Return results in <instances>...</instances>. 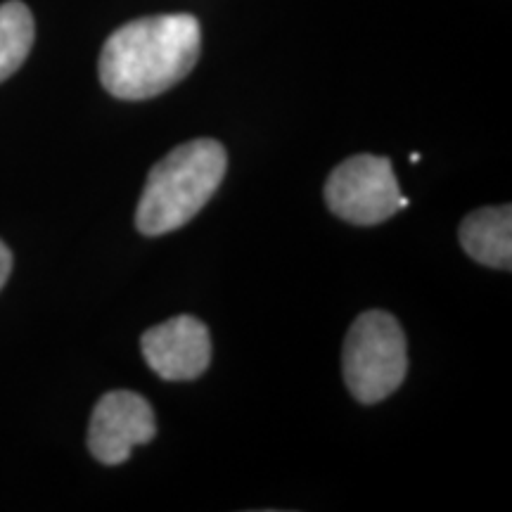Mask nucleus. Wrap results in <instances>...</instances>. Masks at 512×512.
Wrapping results in <instances>:
<instances>
[{"label":"nucleus","mask_w":512,"mask_h":512,"mask_svg":"<svg viewBox=\"0 0 512 512\" xmlns=\"http://www.w3.org/2000/svg\"><path fill=\"white\" fill-rule=\"evenodd\" d=\"M226 169L228 155L219 140L197 138L171 150L147 176L136 211L140 233L157 238L195 219L219 190Z\"/></svg>","instance_id":"obj_2"},{"label":"nucleus","mask_w":512,"mask_h":512,"mask_svg":"<svg viewBox=\"0 0 512 512\" xmlns=\"http://www.w3.org/2000/svg\"><path fill=\"white\" fill-rule=\"evenodd\" d=\"M155 411L143 396L128 389L105 394L95 406L88 427V448L102 465H121L136 446L155 439Z\"/></svg>","instance_id":"obj_5"},{"label":"nucleus","mask_w":512,"mask_h":512,"mask_svg":"<svg viewBox=\"0 0 512 512\" xmlns=\"http://www.w3.org/2000/svg\"><path fill=\"white\" fill-rule=\"evenodd\" d=\"M325 202L332 214L354 226H377L408 207L392 162L375 155L349 157L332 169L325 183Z\"/></svg>","instance_id":"obj_4"},{"label":"nucleus","mask_w":512,"mask_h":512,"mask_svg":"<svg viewBox=\"0 0 512 512\" xmlns=\"http://www.w3.org/2000/svg\"><path fill=\"white\" fill-rule=\"evenodd\" d=\"M460 247L467 256L489 268H512V209L510 204L503 207H486L472 211L460 223Z\"/></svg>","instance_id":"obj_7"},{"label":"nucleus","mask_w":512,"mask_h":512,"mask_svg":"<svg viewBox=\"0 0 512 512\" xmlns=\"http://www.w3.org/2000/svg\"><path fill=\"white\" fill-rule=\"evenodd\" d=\"M10 271H12V254H10L8 245L0 240V290H3L5 283H8Z\"/></svg>","instance_id":"obj_9"},{"label":"nucleus","mask_w":512,"mask_h":512,"mask_svg":"<svg viewBox=\"0 0 512 512\" xmlns=\"http://www.w3.org/2000/svg\"><path fill=\"white\" fill-rule=\"evenodd\" d=\"M202 50L197 17L155 15L133 19L107 38L100 53V81L119 100H150L183 81Z\"/></svg>","instance_id":"obj_1"},{"label":"nucleus","mask_w":512,"mask_h":512,"mask_svg":"<svg viewBox=\"0 0 512 512\" xmlns=\"http://www.w3.org/2000/svg\"><path fill=\"white\" fill-rule=\"evenodd\" d=\"M344 382L358 403H380L401 387L408 370L406 335L387 311L361 313L344 339Z\"/></svg>","instance_id":"obj_3"},{"label":"nucleus","mask_w":512,"mask_h":512,"mask_svg":"<svg viewBox=\"0 0 512 512\" xmlns=\"http://www.w3.org/2000/svg\"><path fill=\"white\" fill-rule=\"evenodd\" d=\"M411 162H413V164H418V162H420V155H418V152H415V155H411Z\"/></svg>","instance_id":"obj_10"},{"label":"nucleus","mask_w":512,"mask_h":512,"mask_svg":"<svg viewBox=\"0 0 512 512\" xmlns=\"http://www.w3.org/2000/svg\"><path fill=\"white\" fill-rule=\"evenodd\" d=\"M140 349L147 366L166 382L195 380L211 363L209 328L192 316H176L150 328Z\"/></svg>","instance_id":"obj_6"},{"label":"nucleus","mask_w":512,"mask_h":512,"mask_svg":"<svg viewBox=\"0 0 512 512\" xmlns=\"http://www.w3.org/2000/svg\"><path fill=\"white\" fill-rule=\"evenodd\" d=\"M34 15L24 3L0 5V83L22 67L34 46Z\"/></svg>","instance_id":"obj_8"}]
</instances>
